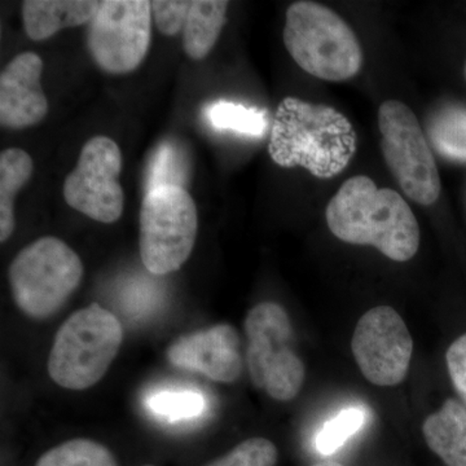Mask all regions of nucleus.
<instances>
[{"label": "nucleus", "mask_w": 466, "mask_h": 466, "mask_svg": "<svg viewBox=\"0 0 466 466\" xmlns=\"http://www.w3.org/2000/svg\"><path fill=\"white\" fill-rule=\"evenodd\" d=\"M147 406L155 415L170 422H179L200 417L207 400L200 391L161 390L149 395Z\"/></svg>", "instance_id": "4be33fe9"}, {"label": "nucleus", "mask_w": 466, "mask_h": 466, "mask_svg": "<svg viewBox=\"0 0 466 466\" xmlns=\"http://www.w3.org/2000/svg\"><path fill=\"white\" fill-rule=\"evenodd\" d=\"M34 170L33 159L25 150L11 148L0 155V241L5 242L15 229V200L26 186Z\"/></svg>", "instance_id": "a211bd4d"}, {"label": "nucleus", "mask_w": 466, "mask_h": 466, "mask_svg": "<svg viewBox=\"0 0 466 466\" xmlns=\"http://www.w3.org/2000/svg\"><path fill=\"white\" fill-rule=\"evenodd\" d=\"M124 339V329L112 312L92 303L75 312L55 337L48 373L61 388L85 390L108 372Z\"/></svg>", "instance_id": "20e7f679"}, {"label": "nucleus", "mask_w": 466, "mask_h": 466, "mask_svg": "<svg viewBox=\"0 0 466 466\" xmlns=\"http://www.w3.org/2000/svg\"><path fill=\"white\" fill-rule=\"evenodd\" d=\"M381 152L392 177L408 198L422 207L441 196V177L421 125L406 104L383 101L379 109Z\"/></svg>", "instance_id": "6e6552de"}, {"label": "nucleus", "mask_w": 466, "mask_h": 466, "mask_svg": "<svg viewBox=\"0 0 466 466\" xmlns=\"http://www.w3.org/2000/svg\"><path fill=\"white\" fill-rule=\"evenodd\" d=\"M357 149V131L339 110L290 96L279 104L268 143L279 167H300L319 179H332Z\"/></svg>", "instance_id": "f03ea898"}, {"label": "nucleus", "mask_w": 466, "mask_h": 466, "mask_svg": "<svg viewBox=\"0 0 466 466\" xmlns=\"http://www.w3.org/2000/svg\"><path fill=\"white\" fill-rule=\"evenodd\" d=\"M426 443L447 466H466V410L459 401H444L422 425Z\"/></svg>", "instance_id": "2eb2a0df"}, {"label": "nucleus", "mask_w": 466, "mask_h": 466, "mask_svg": "<svg viewBox=\"0 0 466 466\" xmlns=\"http://www.w3.org/2000/svg\"><path fill=\"white\" fill-rule=\"evenodd\" d=\"M446 360L453 386L466 404V334L450 346Z\"/></svg>", "instance_id": "a878e982"}, {"label": "nucleus", "mask_w": 466, "mask_h": 466, "mask_svg": "<svg viewBox=\"0 0 466 466\" xmlns=\"http://www.w3.org/2000/svg\"><path fill=\"white\" fill-rule=\"evenodd\" d=\"M121 170V150L115 140L92 137L64 183L66 204L96 222H116L125 204L124 189L118 180Z\"/></svg>", "instance_id": "9d476101"}, {"label": "nucleus", "mask_w": 466, "mask_h": 466, "mask_svg": "<svg viewBox=\"0 0 466 466\" xmlns=\"http://www.w3.org/2000/svg\"><path fill=\"white\" fill-rule=\"evenodd\" d=\"M35 466H118L106 446L90 440H73L55 447Z\"/></svg>", "instance_id": "412c9836"}, {"label": "nucleus", "mask_w": 466, "mask_h": 466, "mask_svg": "<svg viewBox=\"0 0 466 466\" xmlns=\"http://www.w3.org/2000/svg\"><path fill=\"white\" fill-rule=\"evenodd\" d=\"M148 0H106L88 24L87 48L96 66L110 75L140 66L152 38Z\"/></svg>", "instance_id": "1a4fd4ad"}, {"label": "nucleus", "mask_w": 466, "mask_h": 466, "mask_svg": "<svg viewBox=\"0 0 466 466\" xmlns=\"http://www.w3.org/2000/svg\"><path fill=\"white\" fill-rule=\"evenodd\" d=\"M228 2L192 0L183 27V48L192 60L210 54L226 24Z\"/></svg>", "instance_id": "f3484780"}, {"label": "nucleus", "mask_w": 466, "mask_h": 466, "mask_svg": "<svg viewBox=\"0 0 466 466\" xmlns=\"http://www.w3.org/2000/svg\"><path fill=\"white\" fill-rule=\"evenodd\" d=\"M139 220L143 265L156 276L177 271L198 238V208L191 195L177 186L152 189L144 195Z\"/></svg>", "instance_id": "423d86ee"}, {"label": "nucleus", "mask_w": 466, "mask_h": 466, "mask_svg": "<svg viewBox=\"0 0 466 466\" xmlns=\"http://www.w3.org/2000/svg\"><path fill=\"white\" fill-rule=\"evenodd\" d=\"M283 39L297 66L315 78L349 81L363 66L357 34L339 14L320 3H293L285 16Z\"/></svg>", "instance_id": "7ed1b4c3"}, {"label": "nucleus", "mask_w": 466, "mask_h": 466, "mask_svg": "<svg viewBox=\"0 0 466 466\" xmlns=\"http://www.w3.org/2000/svg\"><path fill=\"white\" fill-rule=\"evenodd\" d=\"M368 410L364 407H349L327 422L319 431L317 450L321 455H332L341 449L349 438L357 434L366 424Z\"/></svg>", "instance_id": "5701e85b"}, {"label": "nucleus", "mask_w": 466, "mask_h": 466, "mask_svg": "<svg viewBox=\"0 0 466 466\" xmlns=\"http://www.w3.org/2000/svg\"><path fill=\"white\" fill-rule=\"evenodd\" d=\"M189 0H155L150 2L156 26L164 35L174 36L183 32L187 15L191 8Z\"/></svg>", "instance_id": "393cba45"}, {"label": "nucleus", "mask_w": 466, "mask_h": 466, "mask_svg": "<svg viewBox=\"0 0 466 466\" xmlns=\"http://www.w3.org/2000/svg\"><path fill=\"white\" fill-rule=\"evenodd\" d=\"M84 265L69 245L54 236L32 242L8 269L12 296L30 318H50L75 293Z\"/></svg>", "instance_id": "39448f33"}, {"label": "nucleus", "mask_w": 466, "mask_h": 466, "mask_svg": "<svg viewBox=\"0 0 466 466\" xmlns=\"http://www.w3.org/2000/svg\"><path fill=\"white\" fill-rule=\"evenodd\" d=\"M351 349L368 381L377 386H395L406 379L412 358V337L403 319L390 306H377L360 318Z\"/></svg>", "instance_id": "9b49d317"}, {"label": "nucleus", "mask_w": 466, "mask_h": 466, "mask_svg": "<svg viewBox=\"0 0 466 466\" xmlns=\"http://www.w3.org/2000/svg\"><path fill=\"white\" fill-rule=\"evenodd\" d=\"M146 466H153V465H146Z\"/></svg>", "instance_id": "c85d7f7f"}, {"label": "nucleus", "mask_w": 466, "mask_h": 466, "mask_svg": "<svg viewBox=\"0 0 466 466\" xmlns=\"http://www.w3.org/2000/svg\"><path fill=\"white\" fill-rule=\"evenodd\" d=\"M208 124L216 130L260 137L268 127V113L233 101L218 100L205 108Z\"/></svg>", "instance_id": "6ab92c4d"}, {"label": "nucleus", "mask_w": 466, "mask_h": 466, "mask_svg": "<svg viewBox=\"0 0 466 466\" xmlns=\"http://www.w3.org/2000/svg\"><path fill=\"white\" fill-rule=\"evenodd\" d=\"M99 7L95 0H26L24 30L32 41H46L60 30L90 24Z\"/></svg>", "instance_id": "4468645a"}, {"label": "nucleus", "mask_w": 466, "mask_h": 466, "mask_svg": "<svg viewBox=\"0 0 466 466\" xmlns=\"http://www.w3.org/2000/svg\"><path fill=\"white\" fill-rule=\"evenodd\" d=\"M426 139L438 156L453 164H466V106L441 104L425 121Z\"/></svg>", "instance_id": "dca6fc26"}, {"label": "nucleus", "mask_w": 466, "mask_h": 466, "mask_svg": "<svg viewBox=\"0 0 466 466\" xmlns=\"http://www.w3.org/2000/svg\"><path fill=\"white\" fill-rule=\"evenodd\" d=\"M465 76H466V66H465Z\"/></svg>", "instance_id": "cd10ccee"}, {"label": "nucleus", "mask_w": 466, "mask_h": 466, "mask_svg": "<svg viewBox=\"0 0 466 466\" xmlns=\"http://www.w3.org/2000/svg\"><path fill=\"white\" fill-rule=\"evenodd\" d=\"M43 61L34 52L12 58L0 75V125L3 127H30L39 124L48 113L43 92Z\"/></svg>", "instance_id": "ddd939ff"}, {"label": "nucleus", "mask_w": 466, "mask_h": 466, "mask_svg": "<svg viewBox=\"0 0 466 466\" xmlns=\"http://www.w3.org/2000/svg\"><path fill=\"white\" fill-rule=\"evenodd\" d=\"M330 232L339 240L370 245L395 262H407L420 247V227L410 205L366 175L350 177L328 202Z\"/></svg>", "instance_id": "f257e3e1"}, {"label": "nucleus", "mask_w": 466, "mask_h": 466, "mask_svg": "<svg viewBox=\"0 0 466 466\" xmlns=\"http://www.w3.org/2000/svg\"><path fill=\"white\" fill-rule=\"evenodd\" d=\"M314 466H343V465L339 464V462L327 461V462H320V464H315Z\"/></svg>", "instance_id": "bb28decb"}, {"label": "nucleus", "mask_w": 466, "mask_h": 466, "mask_svg": "<svg viewBox=\"0 0 466 466\" xmlns=\"http://www.w3.org/2000/svg\"><path fill=\"white\" fill-rule=\"evenodd\" d=\"M276 462L278 449L275 444L265 438H251L207 466H276Z\"/></svg>", "instance_id": "b1692460"}, {"label": "nucleus", "mask_w": 466, "mask_h": 466, "mask_svg": "<svg viewBox=\"0 0 466 466\" xmlns=\"http://www.w3.org/2000/svg\"><path fill=\"white\" fill-rule=\"evenodd\" d=\"M167 359L174 367L231 383L242 372L240 337L231 325H214L180 337L168 349Z\"/></svg>", "instance_id": "f8f14e48"}, {"label": "nucleus", "mask_w": 466, "mask_h": 466, "mask_svg": "<svg viewBox=\"0 0 466 466\" xmlns=\"http://www.w3.org/2000/svg\"><path fill=\"white\" fill-rule=\"evenodd\" d=\"M189 179V161L182 146L165 140L153 152L147 168L146 193L158 187L177 186L186 188Z\"/></svg>", "instance_id": "aec40b11"}, {"label": "nucleus", "mask_w": 466, "mask_h": 466, "mask_svg": "<svg viewBox=\"0 0 466 466\" xmlns=\"http://www.w3.org/2000/svg\"><path fill=\"white\" fill-rule=\"evenodd\" d=\"M245 332L254 385L276 400H294L305 382L306 370L290 346L293 330L287 311L278 303H259L248 312Z\"/></svg>", "instance_id": "0eeeda50"}]
</instances>
